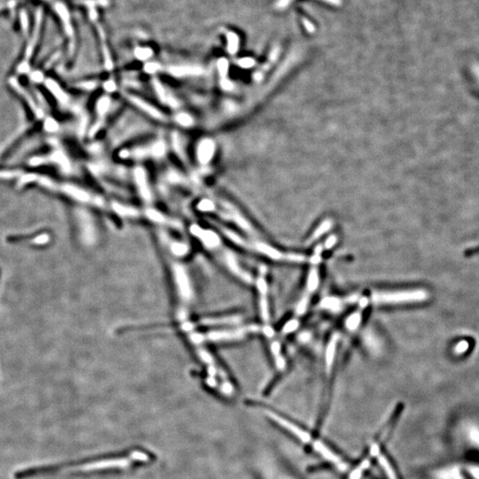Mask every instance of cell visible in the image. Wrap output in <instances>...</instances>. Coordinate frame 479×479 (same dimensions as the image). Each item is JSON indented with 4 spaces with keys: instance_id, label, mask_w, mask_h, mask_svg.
<instances>
[{
    "instance_id": "cell-1",
    "label": "cell",
    "mask_w": 479,
    "mask_h": 479,
    "mask_svg": "<svg viewBox=\"0 0 479 479\" xmlns=\"http://www.w3.org/2000/svg\"><path fill=\"white\" fill-rule=\"evenodd\" d=\"M429 292L424 290H382L371 295V302L378 305H397L426 301Z\"/></svg>"
},
{
    "instance_id": "cell-2",
    "label": "cell",
    "mask_w": 479,
    "mask_h": 479,
    "mask_svg": "<svg viewBox=\"0 0 479 479\" xmlns=\"http://www.w3.org/2000/svg\"><path fill=\"white\" fill-rule=\"evenodd\" d=\"M246 249L256 251L271 260L287 261L292 263H303L306 261V256L297 253H284L264 242H247Z\"/></svg>"
},
{
    "instance_id": "cell-3",
    "label": "cell",
    "mask_w": 479,
    "mask_h": 479,
    "mask_svg": "<svg viewBox=\"0 0 479 479\" xmlns=\"http://www.w3.org/2000/svg\"><path fill=\"white\" fill-rule=\"evenodd\" d=\"M265 413L269 418H271V420L275 422V424L285 429L287 431L294 435L296 438L301 440L302 442L307 443L311 440V435L309 434L307 431H304L302 428L297 426V424H293L292 422H290L283 416L271 411H266Z\"/></svg>"
},
{
    "instance_id": "cell-4",
    "label": "cell",
    "mask_w": 479,
    "mask_h": 479,
    "mask_svg": "<svg viewBox=\"0 0 479 479\" xmlns=\"http://www.w3.org/2000/svg\"><path fill=\"white\" fill-rule=\"evenodd\" d=\"M256 287L259 295L258 300L261 319L265 325H268L270 321V310L268 302V285L264 276V271H261L260 275L256 279Z\"/></svg>"
},
{
    "instance_id": "cell-5",
    "label": "cell",
    "mask_w": 479,
    "mask_h": 479,
    "mask_svg": "<svg viewBox=\"0 0 479 479\" xmlns=\"http://www.w3.org/2000/svg\"><path fill=\"white\" fill-rule=\"evenodd\" d=\"M355 301H356L355 297H354V298L350 297L348 299L342 300V299H340V298H338V297H325V298L322 299L321 302H320V307L324 309V310L329 311V312H340V311H342L345 304H347L348 302Z\"/></svg>"
},
{
    "instance_id": "cell-6",
    "label": "cell",
    "mask_w": 479,
    "mask_h": 479,
    "mask_svg": "<svg viewBox=\"0 0 479 479\" xmlns=\"http://www.w3.org/2000/svg\"><path fill=\"white\" fill-rule=\"evenodd\" d=\"M338 341H339V336L338 334H334L331 336L330 340L327 343L326 354H325V361H326V368L328 373L331 371L334 365V359L337 352Z\"/></svg>"
},
{
    "instance_id": "cell-7",
    "label": "cell",
    "mask_w": 479,
    "mask_h": 479,
    "mask_svg": "<svg viewBox=\"0 0 479 479\" xmlns=\"http://www.w3.org/2000/svg\"><path fill=\"white\" fill-rule=\"evenodd\" d=\"M313 446H314V449L321 456L323 457L325 460L330 461L332 463H335V464L340 463V458L337 456V454L334 453V452H332V450L328 446H326L324 443L321 442V441H316V442H314Z\"/></svg>"
},
{
    "instance_id": "cell-8",
    "label": "cell",
    "mask_w": 479,
    "mask_h": 479,
    "mask_svg": "<svg viewBox=\"0 0 479 479\" xmlns=\"http://www.w3.org/2000/svg\"><path fill=\"white\" fill-rule=\"evenodd\" d=\"M214 153V144L211 141H204L201 142V144L198 147V159L201 161V163L206 164L211 160Z\"/></svg>"
},
{
    "instance_id": "cell-9",
    "label": "cell",
    "mask_w": 479,
    "mask_h": 479,
    "mask_svg": "<svg viewBox=\"0 0 479 479\" xmlns=\"http://www.w3.org/2000/svg\"><path fill=\"white\" fill-rule=\"evenodd\" d=\"M224 35L227 40V50L228 52L234 55L240 47V37L233 30H225Z\"/></svg>"
},
{
    "instance_id": "cell-10",
    "label": "cell",
    "mask_w": 479,
    "mask_h": 479,
    "mask_svg": "<svg viewBox=\"0 0 479 479\" xmlns=\"http://www.w3.org/2000/svg\"><path fill=\"white\" fill-rule=\"evenodd\" d=\"M317 266L318 265H312V267L309 271L307 282H306V290H307V293L306 294H308V295L313 293L319 287V275Z\"/></svg>"
},
{
    "instance_id": "cell-11",
    "label": "cell",
    "mask_w": 479,
    "mask_h": 479,
    "mask_svg": "<svg viewBox=\"0 0 479 479\" xmlns=\"http://www.w3.org/2000/svg\"><path fill=\"white\" fill-rule=\"evenodd\" d=\"M271 354H272V357H273V360H275L276 367H277L279 369H281V370L284 369L285 367H286V363H285L284 358H283V355H282V350H281V345H280V343H271Z\"/></svg>"
},
{
    "instance_id": "cell-12",
    "label": "cell",
    "mask_w": 479,
    "mask_h": 479,
    "mask_svg": "<svg viewBox=\"0 0 479 479\" xmlns=\"http://www.w3.org/2000/svg\"><path fill=\"white\" fill-rule=\"evenodd\" d=\"M377 458H378L379 464L382 467V468L383 469V471L385 473V475H387V477L389 479H397V474L396 472L394 470L393 467L392 465L390 464V461L387 459V457L385 455H383V454H377Z\"/></svg>"
},
{
    "instance_id": "cell-13",
    "label": "cell",
    "mask_w": 479,
    "mask_h": 479,
    "mask_svg": "<svg viewBox=\"0 0 479 479\" xmlns=\"http://www.w3.org/2000/svg\"><path fill=\"white\" fill-rule=\"evenodd\" d=\"M331 227H332V222L330 220H326V221H324L323 223L320 224V226L316 228L315 231L313 232V234H312V235L309 238L307 244H312L315 241H317L319 237H321L323 234L328 232Z\"/></svg>"
},
{
    "instance_id": "cell-14",
    "label": "cell",
    "mask_w": 479,
    "mask_h": 479,
    "mask_svg": "<svg viewBox=\"0 0 479 479\" xmlns=\"http://www.w3.org/2000/svg\"><path fill=\"white\" fill-rule=\"evenodd\" d=\"M362 321V314L361 311L353 312L346 319V327L349 331H355L360 327Z\"/></svg>"
},
{
    "instance_id": "cell-15",
    "label": "cell",
    "mask_w": 479,
    "mask_h": 479,
    "mask_svg": "<svg viewBox=\"0 0 479 479\" xmlns=\"http://www.w3.org/2000/svg\"><path fill=\"white\" fill-rule=\"evenodd\" d=\"M439 479H463L460 470L457 468H448L438 473Z\"/></svg>"
},
{
    "instance_id": "cell-16",
    "label": "cell",
    "mask_w": 479,
    "mask_h": 479,
    "mask_svg": "<svg viewBox=\"0 0 479 479\" xmlns=\"http://www.w3.org/2000/svg\"><path fill=\"white\" fill-rule=\"evenodd\" d=\"M309 303H310V295L305 294L297 304V308H296L297 315L302 316L305 314L308 308Z\"/></svg>"
},
{
    "instance_id": "cell-17",
    "label": "cell",
    "mask_w": 479,
    "mask_h": 479,
    "mask_svg": "<svg viewBox=\"0 0 479 479\" xmlns=\"http://www.w3.org/2000/svg\"><path fill=\"white\" fill-rule=\"evenodd\" d=\"M152 55L153 51L149 47H138L135 50V56L138 59H142V60L149 59Z\"/></svg>"
},
{
    "instance_id": "cell-18",
    "label": "cell",
    "mask_w": 479,
    "mask_h": 479,
    "mask_svg": "<svg viewBox=\"0 0 479 479\" xmlns=\"http://www.w3.org/2000/svg\"><path fill=\"white\" fill-rule=\"evenodd\" d=\"M299 327V321L297 319H290L283 326V334H290L295 330H297Z\"/></svg>"
},
{
    "instance_id": "cell-19",
    "label": "cell",
    "mask_w": 479,
    "mask_h": 479,
    "mask_svg": "<svg viewBox=\"0 0 479 479\" xmlns=\"http://www.w3.org/2000/svg\"><path fill=\"white\" fill-rule=\"evenodd\" d=\"M468 347H469V344H468V341L462 340V341H460L457 344L453 351H454V353L456 355H461V354L466 353V351L468 349Z\"/></svg>"
},
{
    "instance_id": "cell-20",
    "label": "cell",
    "mask_w": 479,
    "mask_h": 479,
    "mask_svg": "<svg viewBox=\"0 0 479 479\" xmlns=\"http://www.w3.org/2000/svg\"><path fill=\"white\" fill-rule=\"evenodd\" d=\"M238 63L241 67H252L253 65L255 64V61H254V59H250V58H243V59H239Z\"/></svg>"
},
{
    "instance_id": "cell-21",
    "label": "cell",
    "mask_w": 479,
    "mask_h": 479,
    "mask_svg": "<svg viewBox=\"0 0 479 479\" xmlns=\"http://www.w3.org/2000/svg\"><path fill=\"white\" fill-rule=\"evenodd\" d=\"M302 22H303V24L305 26V30H307L310 33H314L315 32V27L312 24L309 20H307L306 18L302 19Z\"/></svg>"
},
{
    "instance_id": "cell-22",
    "label": "cell",
    "mask_w": 479,
    "mask_h": 479,
    "mask_svg": "<svg viewBox=\"0 0 479 479\" xmlns=\"http://www.w3.org/2000/svg\"><path fill=\"white\" fill-rule=\"evenodd\" d=\"M336 242H337V238H336V236H334H334H330V237L327 239L326 242H325V246H324V247H325V249H332V248L335 245Z\"/></svg>"
},
{
    "instance_id": "cell-23",
    "label": "cell",
    "mask_w": 479,
    "mask_h": 479,
    "mask_svg": "<svg viewBox=\"0 0 479 479\" xmlns=\"http://www.w3.org/2000/svg\"><path fill=\"white\" fill-rule=\"evenodd\" d=\"M290 2H291V0H279L278 2L276 3V8H286L287 6L290 4Z\"/></svg>"
},
{
    "instance_id": "cell-24",
    "label": "cell",
    "mask_w": 479,
    "mask_h": 479,
    "mask_svg": "<svg viewBox=\"0 0 479 479\" xmlns=\"http://www.w3.org/2000/svg\"><path fill=\"white\" fill-rule=\"evenodd\" d=\"M321 1L328 3V4L332 5V6H334V7H340L343 4V0H321Z\"/></svg>"
},
{
    "instance_id": "cell-25",
    "label": "cell",
    "mask_w": 479,
    "mask_h": 479,
    "mask_svg": "<svg viewBox=\"0 0 479 479\" xmlns=\"http://www.w3.org/2000/svg\"><path fill=\"white\" fill-rule=\"evenodd\" d=\"M470 437H471L472 439L479 446V431H476V430L472 431L471 433H470Z\"/></svg>"
},
{
    "instance_id": "cell-26",
    "label": "cell",
    "mask_w": 479,
    "mask_h": 479,
    "mask_svg": "<svg viewBox=\"0 0 479 479\" xmlns=\"http://www.w3.org/2000/svg\"><path fill=\"white\" fill-rule=\"evenodd\" d=\"M469 471H470V474H471L475 478L479 479V468H477V467H473V468H470Z\"/></svg>"
},
{
    "instance_id": "cell-27",
    "label": "cell",
    "mask_w": 479,
    "mask_h": 479,
    "mask_svg": "<svg viewBox=\"0 0 479 479\" xmlns=\"http://www.w3.org/2000/svg\"><path fill=\"white\" fill-rule=\"evenodd\" d=\"M9 12H10V10H9V8H2V9H0V17H2V16H7V15L9 14Z\"/></svg>"
},
{
    "instance_id": "cell-28",
    "label": "cell",
    "mask_w": 479,
    "mask_h": 479,
    "mask_svg": "<svg viewBox=\"0 0 479 479\" xmlns=\"http://www.w3.org/2000/svg\"><path fill=\"white\" fill-rule=\"evenodd\" d=\"M0 278H1V269H0Z\"/></svg>"
},
{
    "instance_id": "cell-29",
    "label": "cell",
    "mask_w": 479,
    "mask_h": 479,
    "mask_svg": "<svg viewBox=\"0 0 479 479\" xmlns=\"http://www.w3.org/2000/svg\"><path fill=\"white\" fill-rule=\"evenodd\" d=\"M477 76H478V78H479V71H477Z\"/></svg>"
}]
</instances>
